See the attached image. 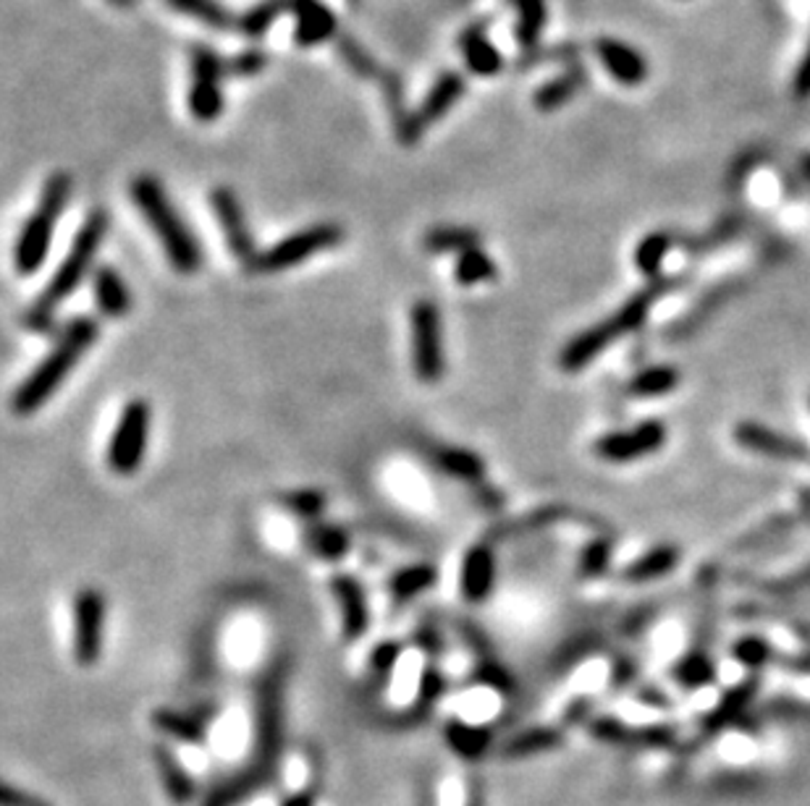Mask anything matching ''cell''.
Wrapping results in <instances>:
<instances>
[{"mask_svg":"<svg viewBox=\"0 0 810 806\" xmlns=\"http://www.w3.org/2000/svg\"><path fill=\"white\" fill-rule=\"evenodd\" d=\"M499 278V268H496L493 256L486 252L483 246L476 249H467V252L454 256V281L457 285H480V283H491Z\"/></svg>","mask_w":810,"mask_h":806,"instance_id":"836d02e7","label":"cell"},{"mask_svg":"<svg viewBox=\"0 0 810 806\" xmlns=\"http://www.w3.org/2000/svg\"><path fill=\"white\" fill-rule=\"evenodd\" d=\"M606 561H609V550H606V545L586 547V553H582V563H580L582 574H588V576L598 574V571L606 566Z\"/></svg>","mask_w":810,"mask_h":806,"instance_id":"c3c4849f","label":"cell"},{"mask_svg":"<svg viewBox=\"0 0 810 806\" xmlns=\"http://www.w3.org/2000/svg\"><path fill=\"white\" fill-rule=\"evenodd\" d=\"M304 547L310 550L312 555L326 563H339L344 561L352 550V537L344 526L328 524V522H310L304 526Z\"/></svg>","mask_w":810,"mask_h":806,"instance_id":"484cf974","label":"cell"},{"mask_svg":"<svg viewBox=\"0 0 810 806\" xmlns=\"http://www.w3.org/2000/svg\"><path fill=\"white\" fill-rule=\"evenodd\" d=\"M294 13V42L299 48H318L339 34V17L328 9L326 0H291Z\"/></svg>","mask_w":810,"mask_h":806,"instance_id":"e0dca14e","label":"cell"},{"mask_svg":"<svg viewBox=\"0 0 810 806\" xmlns=\"http://www.w3.org/2000/svg\"><path fill=\"white\" fill-rule=\"evenodd\" d=\"M208 200L210 208L216 212L218 229L223 233L226 246H229V252L233 256H237L239 265L247 268L254 256H258L260 249L254 246V236L250 223H247L242 200H239V194L233 192L231 187H216Z\"/></svg>","mask_w":810,"mask_h":806,"instance_id":"4fadbf2b","label":"cell"},{"mask_svg":"<svg viewBox=\"0 0 810 806\" xmlns=\"http://www.w3.org/2000/svg\"><path fill=\"white\" fill-rule=\"evenodd\" d=\"M430 461L438 472L454 476L462 482H480L486 476V461L480 453L470 449H454V445H438L430 453Z\"/></svg>","mask_w":810,"mask_h":806,"instance_id":"f1b7e54d","label":"cell"},{"mask_svg":"<svg viewBox=\"0 0 810 806\" xmlns=\"http://www.w3.org/2000/svg\"><path fill=\"white\" fill-rule=\"evenodd\" d=\"M680 563V550L677 547H656L651 553L640 555L632 566H627L624 578L630 582H648V578L667 576L671 568Z\"/></svg>","mask_w":810,"mask_h":806,"instance_id":"d590c367","label":"cell"},{"mask_svg":"<svg viewBox=\"0 0 810 806\" xmlns=\"http://www.w3.org/2000/svg\"><path fill=\"white\" fill-rule=\"evenodd\" d=\"M677 383H680L677 370H671V366H651V370H643L638 377L630 380V393L640 395V399H651V395L674 391Z\"/></svg>","mask_w":810,"mask_h":806,"instance_id":"74e56055","label":"cell"},{"mask_svg":"<svg viewBox=\"0 0 810 806\" xmlns=\"http://www.w3.org/2000/svg\"><path fill=\"white\" fill-rule=\"evenodd\" d=\"M336 48H339L341 61L347 63V69L352 71L354 77H360V79H381L383 77V69L378 66L376 58L368 53V48H362L360 42L352 40V37H339Z\"/></svg>","mask_w":810,"mask_h":806,"instance_id":"8d00e7d4","label":"cell"},{"mask_svg":"<svg viewBox=\"0 0 810 806\" xmlns=\"http://www.w3.org/2000/svg\"><path fill=\"white\" fill-rule=\"evenodd\" d=\"M564 744V736H561L559 728H551V725H536V728L514 733L512 738L501 744L499 754L503 759H524L532 757V754L553 752Z\"/></svg>","mask_w":810,"mask_h":806,"instance_id":"83f0119b","label":"cell"},{"mask_svg":"<svg viewBox=\"0 0 810 806\" xmlns=\"http://www.w3.org/2000/svg\"><path fill=\"white\" fill-rule=\"evenodd\" d=\"M582 79L586 77H582L580 69H569L564 73H559V77H553L546 84L538 87L536 94H532V105H536L540 113H553V110L567 105V102L578 94Z\"/></svg>","mask_w":810,"mask_h":806,"instance_id":"d6a6232c","label":"cell"},{"mask_svg":"<svg viewBox=\"0 0 810 806\" xmlns=\"http://www.w3.org/2000/svg\"><path fill=\"white\" fill-rule=\"evenodd\" d=\"M152 759H156L158 778L163 783L166 796L171 798L173 806H192L197 798V780L192 773L181 765V759L168 749V744L152 746Z\"/></svg>","mask_w":810,"mask_h":806,"instance_id":"d4e9b609","label":"cell"},{"mask_svg":"<svg viewBox=\"0 0 810 806\" xmlns=\"http://www.w3.org/2000/svg\"><path fill=\"white\" fill-rule=\"evenodd\" d=\"M129 194L137 212L150 225V231L156 233L168 265L177 270L179 275L200 273L202 262H206L200 239L184 223V218H181L177 204L171 202L163 183L152 173H142L129 183Z\"/></svg>","mask_w":810,"mask_h":806,"instance_id":"277c9868","label":"cell"},{"mask_svg":"<svg viewBox=\"0 0 810 806\" xmlns=\"http://www.w3.org/2000/svg\"><path fill=\"white\" fill-rule=\"evenodd\" d=\"M410 356L412 372L420 383L436 385L447 375L443 318L430 299H418L410 310Z\"/></svg>","mask_w":810,"mask_h":806,"instance_id":"9c48e42d","label":"cell"},{"mask_svg":"<svg viewBox=\"0 0 810 806\" xmlns=\"http://www.w3.org/2000/svg\"><path fill=\"white\" fill-rule=\"evenodd\" d=\"M108 3H113L116 9H123V11H127V9H134L137 0H108Z\"/></svg>","mask_w":810,"mask_h":806,"instance_id":"db71d44e","label":"cell"},{"mask_svg":"<svg viewBox=\"0 0 810 806\" xmlns=\"http://www.w3.org/2000/svg\"><path fill=\"white\" fill-rule=\"evenodd\" d=\"M447 688H449L447 673L438 668L436 663H428L420 673L418 696H414L412 707L404 709L401 715H393L389 721L391 728H414V725L426 723L430 717V713H433V707L443 699Z\"/></svg>","mask_w":810,"mask_h":806,"instance_id":"7402d4cb","label":"cell"},{"mask_svg":"<svg viewBox=\"0 0 810 806\" xmlns=\"http://www.w3.org/2000/svg\"><path fill=\"white\" fill-rule=\"evenodd\" d=\"M734 440L742 445V449L761 453V456H769V459H779V461L810 459V451L806 443H800V440H794L790 435H784V432H777L758 422L737 424Z\"/></svg>","mask_w":810,"mask_h":806,"instance_id":"d6986e66","label":"cell"},{"mask_svg":"<svg viewBox=\"0 0 810 806\" xmlns=\"http://www.w3.org/2000/svg\"><path fill=\"white\" fill-rule=\"evenodd\" d=\"M168 9L181 13V17H189L208 29H216V32H229V29H237V17L226 9L221 0H166Z\"/></svg>","mask_w":810,"mask_h":806,"instance_id":"4dcf8cb0","label":"cell"},{"mask_svg":"<svg viewBox=\"0 0 810 806\" xmlns=\"http://www.w3.org/2000/svg\"><path fill=\"white\" fill-rule=\"evenodd\" d=\"M667 443V427L659 420H646L632 430L609 432V435L596 440V456L611 464H627V461H638L651 453L661 451Z\"/></svg>","mask_w":810,"mask_h":806,"instance_id":"5bb4252c","label":"cell"},{"mask_svg":"<svg viewBox=\"0 0 810 806\" xmlns=\"http://www.w3.org/2000/svg\"><path fill=\"white\" fill-rule=\"evenodd\" d=\"M71 194H74V179H71L69 171H53L42 183L40 200L34 204V210L29 212L17 236V244H13V268H17L19 275L32 278L48 262L56 223L69 208Z\"/></svg>","mask_w":810,"mask_h":806,"instance_id":"5b68a950","label":"cell"},{"mask_svg":"<svg viewBox=\"0 0 810 806\" xmlns=\"http://www.w3.org/2000/svg\"><path fill=\"white\" fill-rule=\"evenodd\" d=\"M106 613L108 603L103 592L94 586H84L74 597V636H71V649H74L77 665L92 668L103 655V632H106Z\"/></svg>","mask_w":810,"mask_h":806,"instance_id":"7c38bea8","label":"cell"},{"mask_svg":"<svg viewBox=\"0 0 810 806\" xmlns=\"http://www.w3.org/2000/svg\"><path fill=\"white\" fill-rule=\"evenodd\" d=\"M438 582V568L433 563H410L401 566L389 576V597L393 605H407L428 590H433Z\"/></svg>","mask_w":810,"mask_h":806,"instance_id":"4316f807","label":"cell"},{"mask_svg":"<svg viewBox=\"0 0 810 806\" xmlns=\"http://www.w3.org/2000/svg\"><path fill=\"white\" fill-rule=\"evenodd\" d=\"M467 92V82L459 71H443L441 77L430 84V90L426 98H422L420 108L412 110L410 119H407L401 127L397 129V139L404 147L418 144L426 131L438 123L441 119H447L449 110L457 105L459 100L464 98Z\"/></svg>","mask_w":810,"mask_h":806,"instance_id":"8fae6325","label":"cell"},{"mask_svg":"<svg viewBox=\"0 0 810 806\" xmlns=\"http://www.w3.org/2000/svg\"><path fill=\"white\" fill-rule=\"evenodd\" d=\"M287 659H276L260 673L254 686V749L250 765L206 796L200 806H239L247 798L266 790L276 780L283 754V715H287Z\"/></svg>","mask_w":810,"mask_h":806,"instance_id":"6da1fadb","label":"cell"},{"mask_svg":"<svg viewBox=\"0 0 810 806\" xmlns=\"http://www.w3.org/2000/svg\"><path fill=\"white\" fill-rule=\"evenodd\" d=\"M108 229H111V212L103 208L90 210V215L77 229V236L71 241L63 262L56 268L53 278H50L46 289L40 291V296L24 312V318H21V325L32 330V333H46V330H50V325L56 322L58 306L74 296V291L84 283V278H92L94 256H98L100 246H103Z\"/></svg>","mask_w":810,"mask_h":806,"instance_id":"3957f363","label":"cell"},{"mask_svg":"<svg viewBox=\"0 0 810 806\" xmlns=\"http://www.w3.org/2000/svg\"><path fill=\"white\" fill-rule=\"evenodd\" d=\"M98 339L100 322L90 318V314H79V318L66 322L48 354L17 385V391L11 395V412L17 416L38 414L58 393V387L69 380L77 364L90 354Z\"/></svg>","mask_w":810,"mask_h":806,"instance_id":"7a4b0ae2","label":"cell"},{"mask_svg":"<svg viewBox=\"0 0 810 806\" xmlns=\"http://www.w3.org/2000/svg\"><path fill=\"white\" fill-rule=\"evenodd\" d=\"M381 84H383V98H386V105H389L393 129H399L412 113V110H407V105H404V84H401V77H397V73H383Z\"/></svg>","mask_w":810,"mask_h":806,"instance_id":"ee69618b","label":"cell"},{"mask_svg":"<svg viewBox=\"0 0 810 806\" xmlns=\"http://www.w3.org/2000/svg\"><path fill=\"white\" fill-rule=\"evenodd\" d=\"M349 9H360V0H347Z\"/></svg>","mask_w":810,"mask_h":806,"instance_id":"9f6ffc18","label":"cell"},{"mask_svg":"<svg viewBox=\"0 0 810 806\" xmlns=\"http://www.w3.org/2000/svg\"><path fill=\"white\" fill-rule=\"evenodd\" d=\"M189 71H192V82H189L187 105L194 121L213 123L223 115V79L229 77L226 71V58L216 53L206 42H194L189 50Z\"/></svg>","mask_w":810,"mask_h":806,"instance_id":"30bf717a","label":"cell"},{"mask_svg":"<svg viewBox=\"0 0 810 806\" xmlns=\"http://www.w3.org/2000/svg\"><path fill=\"white\" fill-rule=\"evenodd\" d=\"M496 733L491 725L483 723H467L462 717H449L443 723V742H447L449 752L464 762H480L491 752Z\"/></svg>","mask_w":810,"mask_h":806,"instance_id":"603a6c76","label":"cell"},{"mask_svg":"<svg viewBox=\"0 0 810 806\" xmlns=\"http://www.w3.org/2000/svg\"><path fill=\"white\" fill-rule=\"evenodd\" d=\"M794 94L802 100L810 98V50L802 58L798 73H794Z\"/></svg>","mask_w":810,"mask_h":806,"instance_id":"f907efd6","label":"cell"},{"mask_svg":"<svg viewBox=\"0 0 810 806\" xmlns=\"http://www.w3.org/2000/svg\"><path fill=\"white\" fill-rule=\"evenodd\" d=\"M596 56H598V61L603 63V69L609 71L619 84L634 87V84L646 82V77H648L646 58L640 56L632 46H627V42L611 40V37H601V40L596 42Z\"/></svg>","mask_w":810,"mask_h":806,"instance_id":"cb8c5ba5","label":"cell"},{"mask_svg":"<svg viewBox=\"0 0 810 806\" xmlns=\"http://www.w3.org/2000/svg\"><path fill=\"white\" fill-rule=\"evenodd\" d=\"M459 53L464 58L467 71L476 77H496L503 71V56L488 40V19L472 21L459 32Z\"/></svg>","mask_w":810,"mask_h":806,"instance_id":"ffe728a7","label":"cell"},{"mask_svg":"<svg viewBox=\"0 0 810 806\" xmlns=\"http://www.w3.org/2000/svg\"><path fill=\"white\" fill-rule=\"evenodd\" d=\"M331 592L341 611V634L347 642H360L370 628V603L362 582L352 574H336Z\"/></svg>","mask_w":810,"mask_h":806,"instance_id":"9a60e30c","label":"cell"},{"mask_svg":"<svg viewBox=\"0 0 810 806\" xmlns=\"http://www.w3.org/2000/svg\"><path fill=\"white\" fill-rule=\"evenodd\" d=\"M266 69H268V56L262 53L260 48H244L239 50L237 56L226 58V71H229V77L233 79L258 77V73H262Z\"/></svg>","mask_w":810,"mask_h":806,"instance_id":"b9f144b4","label":"cell"},{"mask_svg":"<svg viewBox=\"0 0 810 806\" xmlns=\"http://www.w3.org/2000/svg\"><path fill=\"white\" fill-rule=\"evenodd\" d=\"M341 244H344V229H341L339 223L323 220V223L304 225V229L276 241L273 246L260 249L258 256L244 268V273L247 275L283 273V270L304 265V262L312 260L316 254L331 252V249Z\"/></svg>","mask_w":810,"mask_h":806,"instance_id":"52a82bcc","label":"cell"},{"mask_svg":"<svg viewBox=\"0 0 810 806\" xmlns=\"http://www.w3.org/2000/svg\"><path fill=\"white\" fill-rule=\"evenodd\" d=\"M92 302L100 318L121 320L131 312V289L113 265H98L92 273Z\"/></svg>","mask_w":810,"mask_h":806,"instance_id":"44dd1931","label":"cell"},{"mask_svg":"<svg viewBox=\"0 0 810 806\" xmlns=\"http://www.w3.org/2000/svg\"><path fill=\"white\" fill-rule=\"evenodd\" d=\"M512 6L517 11V42H520L522 50H536L546 19H549L546 0H512Z\"/></svg>","mask_w":810,"mask_h":806,"instance_id":"e575fe53","label":"cell"},{"mask_svg":"<svg viewBox=\"0 0 810 806\" xmlns=\"http://www.w3.org/2000/svg\"><path fill=\"white\" fill-rule=\"evenodd\" d=\"M802 171H806L810 175V155L806 160H802Z\"/></svg>","mask_w":810,"mask_h":806,"instance_id":"11a10c76","label":"cell"},{"mask_svg":"<svg viewBox=\"0 0 810 806\" xmlns=\"http://www.w3.org/2000/svg\"><path fill=\"white\" fill-rule=\"evenodd\" d=\"M289 9L291 0H258V3L237 17V32L247 37V40H260L283 13H289Z\"/></svg>","mask_w":810,"mask_h":806,"instance_id":"1f68e13d","label":"cell"},{"mask_svg":"<svg viewBox=\"0 0 810 806\" xmlns=\"http://www.w3.org/2000/svg\"><path fill=\"white\" fill-rule=\"evenodd\" d=\"M152 432V406L148 399H131L123 403L116 427L108 437L106 464L113 474L131 476L144 464Z\"/></svg>","mask_w":810,"mask_h":806,"instance_id":"ba28073f","label":"cell"},{"mask_svg":"<svg viewBox=\"0 0 810 806\" xmlns=\"http://www.w3.org/2000/svg\"><path fill=\"white\" fill-rule=\"evenodd\" d=\"M472 684L491 688V692L499 694H512L514 692V678L512 673L503 668L501 663H496L493 657H480L476 671L470 676Z\"/></svg>","mask_w":810,"mask_h":806,"instance_id":"ab89813d","label":"cell"},{"mask_svg":"<svg viewBox=\"0 0 810 806\" xmlns=\"http://www.w3.org/2000/svg\"><path fill=\"white\" fill-rule=\"evenodd\" d=\"M480 241L483 236L472 225H436L422 236V249L428 254H462L480 246Z\"/></svg>","mask_w":810,"mask_h":806,"instance_id":"f546056e","label":"cell"},{"mask_svg":"<svg viewBox=\"0 0 810 806\" xmlns=\"http://www.w3.org/2000/svg\"><path fill=\"white\" fill-rule=\"evenodd\" d=\"M316 804H318V786L312 783V786L294 790V794L287 796V802H283L281 806H316Z\"/></svg>","mask_w":810,"mask_h":806,"instance_id":"816d5d0a","label":"cell"},{"mask_svg":"<svg viewBox=\"0 0 810 806\" xmlns=\"http://www.w3.org/2000/svg\"><path fill=\"white\" fill-rule=\"evenodd\" d=\"M677 678H680V684H684L688 688H698V686L708 684V681L713 678L711 659H708L706 655H700V652H692V655L682 659L680 668H677Z\"/></svg>","mask_w":810,"mask_h":806,"instance_id":"f6af8a7d","label":"cell"},{"mask_svg":"<svg viewBox=\"0 0 810 806\" xmlns=\"http://www.w3.org/2000/svg\"><path fill=\"white\" fill-rule=\"evenodd\" d=\"M401 652H404V647L397 639H383L378 642L373 649H370V657H368V668L370 673H373L376 678H389L393 668L399 665L401 659Z\"/></svg>","mask_w":810,"mask_h":806,"instance_id":"7bdbcfd3","label":"cell"},{"mask_svg":"<svg viewBox=\"0 0 810 806\" xmlns=\"http://www.w3.org/2000/svg\"><path fill=\"white\" fill-rule=\"evenodd\" d=\"M216 709H173V707H158L156 713L150 715L152 728H156L160 736L173 738V742H181L187 746H206L208 742V723L213 721Z\"/></svg>","mask_w":810,"mask_h":806,"instance_id":"ac0fdd59","label":"cell"},{"mask_svg":"<svg viewBox=\"0 0 810 806\" xmlns=\"http://www.w3.org/2000/svg\"><path fill=\"white\" fill-rule=\"evenodd\" d=\"M414 642H418V647H420L422 652H428L430 657L441 655V649H443V639H441V634H438L436 628H430V626H420L418 632H414Z\"/></svg>","mask_w":810,"mask_h":806,"instance_id":"681fc988","label":"cell"},{"mask_svg":"<svg viewBox=\"0 0 810 806\" xmlns=\"http://www.w3.org/2000/svg\"><path fill=\"white\" fill-rule=\"evenodd\" d=\"M467 806H486V798H483V786L476 780L470 786V796H467Z\"/></svg>","mask_w":810,"mask_h":806,"instance_id":"f5cc1de1","label":"cell"},{"mask_svg":"<svg viewBox=\"0 0 810 806\" xmlns=\"http://www.w3.org/2000/svg\"><path fill=\"white\" fill-rule=\"evenodd\" d=\"M496 586V553L491 545L478 542L459 563V595L464 603L483 605Z\"/></svg>","mask_w":810,"mask_h":806,"instance_id":"2e32d148","label":"cell"},{"mask_svg":"<svg viewBox=\"0 0 810 806\" xmlns=\"http://www.w3.org/2000/svg\"><path fill=\"white\" fill-rule=\"evenodd\" d=\"M771 649L769 644H766L763 639H756V636H748V639H740L734 644V657L740 659V663H746L748 668H758V665H763L766 659H769Z\"/></svg>","mask_w":810,"mask_h":806,"instance_id":"bcb514c9","label":"cell"},{"mask_svg":"<svg viewBox=\"0 0 810 806\" xmlns=\"http://www.w3.org/2000/svg\"><path fill=\"white\" fill-rule=\"evenodd\" d=\"M669 246H671V241L667 233H651V236H646L643 241H640L638 252H634V262H638L640 273H646L648 278H653L656 273H659Z\"/></svg>","mask_w":810,"mask_h":806,"instance_id":"60d3db41","label":"cell"},{"mask_svg":"<svg viewBox=\"0 0 810 806\" xmlns=\"http://www.w3.org/2000/svg\"><path fill=\"white\" fill-rule=\"evenodd\" d=\"M656 296H659V289H648V291L634 293L630 302L619 306L611 318L596 322L593 328L582 330L580 335H574V339L569 341L559 354L561 370L564 372L586 370V366L593 364L606 349L614 346V343L622 341L624 335L634 333V330L643 325L646 314L653 306Z\"/></svg>","mask_w":810,"mask_h":806,"instance_id":"8992f818","label":"cell"},{"mask_svg":"<svg viewBox=\"0 0 810 806\" xmlns=\"http://www.w3.org/2000/svg\"><path fill=\"white\" fill-rule=\"evenodd\" d=\"M0 804L3 806H53L48 798L38 794H29V790L13 786V783H3V796H0Z\"/></svg>","mask_w":810,"mask_h":806,"instance_id":"7dc6e473","label":"cell"},{"mask_svg":"<svg viewBox=\"0 0 810 806\" xmlns=\"http://www.w3.org/2000/svg\"><path fill=\"white\" fill-rule=\"evenodd\" d=\"M281 505L289 513H294V516L304 518V522L310 524L320 522V516H323L328 505V497L326 493H320V490H291V493L281 495Z\"/></svg>","mask_w":810,"mask_h":806,"instance_id":"f35d334b","label":"cell"}]
</instances>
